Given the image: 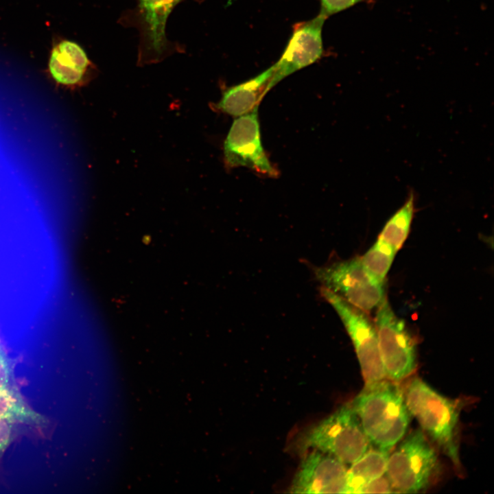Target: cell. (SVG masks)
Listing matches in <instances>:
<instances>
[{
	"label": "cell",
	"mask_w": 494,
	"mask_h": 494,
	"mask_svg": "<svg viewBox=\"0 0 494 494\" xmlns=\"http://www.w3.org/2000/svg\"><path fill=\"white\" fill-rule=\"evenodd\" d=\"M14 424L11 421L0 419V459L13 438Z\"/></svg>",
	"instance_id": "21"
},
{
	"label": "cell",
	"mask_w": 494,
	"mask_h": 494,
	"mask_svg": "<svg viewBox=\"0 0 494 494\" xmlns=\"http://www.w3.org/2000/svg\"><path fill=\"white\" fill-rule=\"evenodd\" d=\"M370 443L350 403L342 405L296 440L300 452L316 450L351 464L366 453Z\"/></svg>",
	"instance_id": "3"
},
{
	"label": "cell",
	"mask_w": 494,
	"mask_h": 494,
	"mask_svg": "<svg viewBox=\"0 0 494 494\" xmlns=\"http://www.w3.org/2000/svg\"><path fill=\"white\" fill-rule=\"evenodd\" d=\"M388 451L368 449L347 469L346 493H357L364 484L386 473Z\"/></svg>",
	"instance_id": "14"
},
{
	"label": "cell",
	"mask_w": 494,
	"mask_h": 494,
	"mask_svg": "<svg viewBox=\"0 0 494 494\" xmlns=\"http://www.w3.org/2000/svg\"><path fill=\"white\" fill-rule=\"evenodd\" d=\"M0 419L36 428H43L47 423L26 403L16 386L0 388Z\"/></svg>",
	"instance_id": "15"
},
{
	"label": "cell",
	"mask_w": 494,
	"mask_h": 494,
	"mask_svg": "<svg viewBox=\"0 0 494 494\" xmlns=\"http://www.w3.org/2000/svg\"><path fill=\"white\" fill-rule=\"evenodd\" d=\"M385 475V474H384ZM381 475L364 484L357 493H396L388 477Z\"/></svg>",
	"instance_id": "20"
},
{
	"label": "cell",
	"mask_w": 494,
	"mask_h": 494,
	"mask_svg": "<svg viewBox=\"0 0 494 494\" xmlns=\"http://www.w3.org/2000/svg\"><path fill=\"white\" fill-rule=\"evenodd\" d=\"M224 154L231 167H246L269 177L278 175L261 144L258 107L234 120L224 141Z\"/></svg>",
	"instance_id": "9"
},
{
	"label": "cell",
	"mask_w": 494,
	"mask_h": 494,
	"mask_svg": "<svg viewBox=\"0 0 494 494\" xmlns=\"http://www.w3.org/2000/svg\"><path fill=\"white\" fill-rule=\"evenodd\" d=\"M438 457L422 430L410 433L388 455L386 475L396 493H417L429 486Z\"/></svg>",
	"instance_id": "4"
},
{
	"label": "cell",
	"mask_w": 494,
	"mask_h": 494,
	"mask_svg": "<svg viewBox=\"0 0 494 494\" xmlns=\"http://www.w3.org/2000/svg\"><path fill=\"white\" fill-rule=\"evenodd\" d=\"M320 293L339 316L352 341L364 386H370L386 380L387 377L380 355L376 329L367 313L323 287L320 288Z\"/></svg>",
	"instance_id": "5"
},
{
	"label": "cell",
	"mask_w": 494,
	"mask_h": 494,
	"mask_svg": "<svg viewBox=\"0 0 494 494\" xmlns=\"http://www.w3.org/2000/svg\"><path fill=\"white\" fill-rule=\"evenodd\" d=\"M370 444L392 449L404 437L410 421L403 392L386 380L364 389L350 403Z\"/></svg>",
	"instance_id": "1"
},
{
	"label": "cell",
	"mask_w": 494,
	"mask_h": 494,
	"mask_svg": "<svg viewBox=\"0 0 494 494\" xmlns=\"http://www.w3.org/2000/svg\"><path fill=\"white\" fill-rule=\"evenodd\" d=\"M374 324L387 379L399 382L410 376L416 367V343L386 296L376 309Z\"/></svg>",
	"instance_id": "6"
},
{
	"label": "cell",
	"mask_w": 494,
	"mask_h": 494,
	"mask_svg": "<svg viewBox=\"0 0 494 494\" xmlns=\"http://www.w3.org/2000/svg\"><path fill=\"white\" fill-rule=\"evenodd\" d=\"M314 273L323 287L366 313L385 298L384 283L370 276L359 257L316 268Z\"/></svg>",
	"instance_id": "7"
},
{
	"label": "cell",
	"mask_w": 494,
	"mask_h": 494,
	"mask_svg": "<svg viewBox=\"0 0 494 494\" xmlns=\"http://www.w3.org/2000/svg\"><path fill=\"white\" fill-rule=\"evenodd\" d=\"M90 65L91 62L84 50L70 40H63L55 46L49 62L53 78L64 85L80 82Z\"/></svg>",
	"instance_id": "13"
},
{
	"label": "cell",
	"mask_w": 494,
	"mask_h": 494,
	"mask_svg": "<svg viewBox=\"0 0 494 494\" xmlns=\"http://www.w3.org/2000/svg\"><path fill=\"white\" fill-rule=\"evenodd\" d=\"M403 392L410 416L454 464L460 467L458 437L460 410L456 403L417 377L408 384Z\"/></svg>",
	"instance_id": "2"
},
{
	"label": "cell",
	"mask_w": 494,
	"mask_h": 494,
	"mask_svg": "<svg viewBox=\"0 0 494 494\" xmlns=\"http://www.w3.org/2000/svg\"><path fill=\"white\" fill-rule=\"evenodd\" d=\"M14 386L13 362L0 343V388Z\"/></svg>",
	"instance_id": "19"
},
{
	"label": "cell",
	"mask_w": 494,
	"mask_h": 494,
	"mask_svg": "<svg viewBox=\"0 0 494 494\" xmlns=\"http://www.w3.org/2000/svg\"><path fill=\"white\" fill-rule=\"evenodd\" d=\"M184 0H138L132 22L140 34L138 64L144 65L163 60L175 51L168 40L167 20L174 8Z\"/></svg>",
	"instance_id": "8"
},
{
	"label": "cell",
	"mask_w": 494,
	"mask_h": 494,
	"mask_svg": "<svg viewBox=\"0 0 494 494\" xmlns=\"http://www.w3.org/2000/svg\"><path fill=\"white\" fill-rule=\"evenodd\" d=\"M273 72L272 65L255 78L228 88L217 104V108L235 117L250 113L258 107L263 97L269 91L268 86Z\"/></svg>",
	"instance_id": "12"
},
{
	"label": "cell",
	"mask_w": 494,
	"mask_h": 494,
	"mask_svg": "<svg viewBox=\"0 0 494 494\" xmlns=\"http://www.w3.org/2000/svg\"><path fill=\"white\" fill-rule=\"evenodd\" d=\"M346 464L329 454L311 450L289 488L292 493H346Z\"/></svg>",
	"instance_id": "11"
},
{
	"label": "cell",
	"mask_w": 494,
	"mask_h": 494,
	"mask_svg": "<svg viewBox=\"0 0 494 494\" xmlns=\"http://www.w3.org/2000/svg\"><path fill=\"white\" fill-rule=\"evenodd\" d=\"M325 20L318 14L311 20L295 24L281 57L273 65L269 91L284 78L320 59L324 52L322 30Z\"/></svg>",
	"instance_id": "10"
},
{
	"label": "cell",
	"mask_w": 494,
	"mask_h": 494,
	"mask_svg": "<svg viewBox=\"0 0 494 494\" xmlns=\"http://www.w3.org/2000/svg\"><path fill=\"white\" fill-rule=\"evenodd\" d=\"M396 254L390 247L377 240L360 259L370 276L378 282L384 283Z\"/></svg>",
	"instance_id": "17"
},
{
	"label": "cell",
	"mask_w": 494,
	"mask_h": 494,
	"mask_svg": "<svg viewBox=\"0 0 494 494\" xmlns=\"http://www.w3.org/2000/svg\"><path fill=\"white\" fill-rule=\"evenodd\" d=\"M366 1L368 0H320L319 15L327 19L328 16Z\"/></svg>",
	"instance_id": "18"
},
{
	"label": "cell",
	"mask_w": 494,
	"mask_h": 494,
	"mask_svg": "<svg viewBox=\"0 0 494 494\" xmlns=\"http://www.w3.org/2000/svg\"><path fill=\"white\" fill-rule=\"evenodd\" d=\"M414 211L415 196L411 191L403 204L386 222L377 240L397 252L410 233Z\"/></svg>",
	"instance_id": "16"
}]
</instances>
